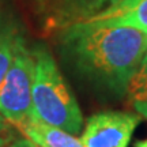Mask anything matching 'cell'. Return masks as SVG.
<instances>
[{
	"mask_svg": "<svg viewBox=\"0 0 147 147\" xmlns=\"http://www.w3.org/2000/svg\"><path fill=\"white\" fill-rule=\"evenodd\" d=\"M64 60L102 93L121 98L147 52V33L125 26L78 22L60 30Z\"/></svg>",
	"mask_w": 147,
	"mask_h": 147,
	"instance_id": "obj_1",
	"label": "cell"
},
{
	"mask_svg": "<svg viewBox=\"0 0 147 147\" xmlns=\"http://www.w3.org/2000/svg\"><path fill=\"white\" fill-rule=\"evenodd\" d=\"M34 78L32 87L30 120L60 128L76 135L83 128V116L75 95L45 47L32 49Z\"/></svg>",
	"mask_w": 147,
	"mask_h": 147,
	"instance_id": "obj_2",
	"label": "cell"
},
{
	"mask_svg": "<svg viewBox=\"0 0 147 147\" xmlns=\"http://www.w3.org/2000/svg\"><path fill=\"white\" fill-rule=\"evenodd\" d=\"M33 78L34 57L19 36L11 65L0 84V116L8 124L16 127L30 120Z\"/></svg>",
	"mask_w": 147,
	"mask_h": 147,
	"instance_id": "obj_3",
	"label": "cell"
},
{
	"mask_svg": "<svg viewBox=\"0 0 147 147\" xmlns=\"http://www.w3.org/2000/svg\"><path fill=\"white\" fill-rule=\"evenodd\" d=\"M140 116L127 112H101L90 116L80 136L84 147H128Z\"/></svg>",
	"mask_w": 147,
	"mask_h": 147,
	"instance_id": "obj_4",
	"label": "cell"
},
{
	"mask_svg": "<svg viewBox=\"0 0 147 147\" xmlns=\"http://www.w3.org/2000/svg\"><path fill=\"white\" fill-rule=\"evenodd\" d=\"M119 1L121 0H37L47 27L52 30L87 21Z\"/></svg>",
	"mask_w": 147,
	"mask_h": 147,
	"instance_id": "obj_5",
	"label": "cell"
},
{
	"mask_svg": "<svg viewBox=\"0 0 147 147\" xmlns=\"http://www.w3.org/2000/svg\"><path fill=\"white\" fill-rule=\"evenodd\" d=\"M106 26H125L147 33V0H121L87 21Z\"/></svg>",
	"mask_w": 147,
	"mask_h": 147,
	"instance_id": "obj_6",
	"label": "cell"
},
{
	"mask_svg": "<svg viewBox=\"0 0 147 147\" xmlns=\"http://www.w3.org/2000/svg\"><path fill=\"white\" fill-rule=\"evenodd\" d=\"M16 128L23 134V136L41 147H84L75 135L48 124L27 120L16 125Z\"/></svg>",
	"mask_w": 147,
	"mask_h": 147,
	"instance_id": "obj_7",
	"label": "cell"
},
{
	"mask_svg": "<svg viewBox=\"0 0 147 147\" xmlns=\"http://www.w3.org/2000/svg\"><path fill=\"white\" fill-rule=\"evenodd\" d=\"M127 97L138 115L147 119V52L128 83Z\"/></svg>",
	"mask_w": 147,
	"mask_h": 147,
	"instance_id": "obj_8",
	"label": "cell"
},
{
	"mask_svg": "<svg viewBox=\"0 0 147 147\" xmlns=\"http://www.w3.org/2000/svg\"><path fill=\"white\" fill-rule=\"evenodd\" d=\"M18 37L19 34L11 25L0 23V84L11 65Z\"/></svg>",
	"mask_w": 147,
	"mask_h": 147,
	"instance_id": "obj_9",
	"label": "cell"
},
{
	"mask_svg": "<svg viewBox=\"0 0 147 147\" xmlns=\"http://www.w3.org/2000/svg\"><path fill=\"white\" fill-rule=\"evenodd\" d=\"M11 140L12 139H11L8 123L0 116V147H7Z\"/></svg>",
	"mask_w": 147,
	"mask_h": 147,
	"instance_id": "obj_10",
	"label": "cell"
},
{
	"mask_svg": "<svg viewBox=\"0 0 147 147\" xmlns=\"http://www.w3.org/2000/svg\"><path fill=\"white\" fill-rule=\"evenodd\" d=\"M7 147H41V146L34 143L33 140H30V139H27L26 136H23V138H19V139L11 140Z\"/></svg>",
	"mask_w": 147,
	"mask_h": 147,
	"instance_id": "obj_11",
	"label": "cell"
},
{
	"mask_svg": "<svg viewBox=\"0 0 147 147\" xmlns=\"http://www.w3.org/2000/svg\"><path fill=\"white\" fill-rule=\"evenodd\" d=\"M135 147H147V139H143V140H138V142H135Z\"/></svg>",
	"mask_w": 147,
	"mask_h": 147,
	"instance_id": "obj_12",
	"label": "cell"
},
{
	"mask_svg": "<svg viewBox=\"0 0 147 147\" xmlns=\"http://www.w3.org/2000/svg\"><path fill=\"white\" fill-rule=\"evenodd\" d=\"M0 1H1V0H0Z\"/></svg>",
	"mask_w": 147,
	"mask_h": 147,
	"instance_id": "obj_13",
	"label": "cell"
}]
</instances>
